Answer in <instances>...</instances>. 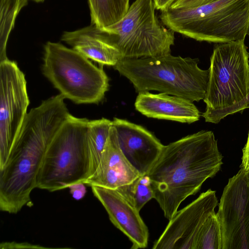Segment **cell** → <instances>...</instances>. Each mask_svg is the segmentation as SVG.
<instances>
[{
    "instance_id": "6da1fadb",
    "label": "cell",
    "mask_w": 249,
    "mask_h": 249,
    "mask_svg": "<svg viewBox=\"0 0 249 249\" xmlns=\"http://www.w3.org/2000/svg\"><path fill=\"white\" fill-rule=\"evenodd\" d=\"M59 94L27 113L7 160L0 169V210L18 213L33 205L31 193L50 141L70 115Z\"/></svg>"
},
{
    "instance_id": "7a4b0ae2",
    "label": "cell",
    "mask_w": 249,
    "mask_h": 249,
    "mask_svg": "<svg viewBox=\"0 0 249 249\" xmlns=\"http://www.w3.org/2000/svg\"><path fill=\"white\" fill-rule=\"evenodd\" d=\"M217 140L211 131L201 130L164 145L147 173L154 198L169 220L180 204L213 177L223 164Z\"/></svg>"
},
{
    "instance_id": "3957f363",
    "label": "cell",
    "mask_w": 249,
    "mask_h": 249,
    "mask_svg": "<svg viewBox=\"0 0 249 249\" xmlns=\"http://www.w3.org/2000/svg\"><path fill=\"white\" fill-rule=\"evenodd\" d=\"M198 62L197 58L169 53L122 59L113 67L129 80L138 93L157 90L193 102L204 99L209 77V69H201Z\"/></svg>"
},
{
    "instance_id": "277c9868",
    "label": "cell",
    "mask_w": 249,
    "mask_h": 249,
    "mask_svg": "<svg viewBox=\"0 0 249 249\" xmlns=\"http://www.w3.org/2000/svg\"><path fill=\"white\" fill-rule=\"evenodd\" d=\"M160 18L168 29L197 41L245 40L249 30V0H213L193 8H169Z\"/></svg>"
},
{
    "instance_id": "5b68a950",
    "label": "cell",
    "mask_w": 249,
    "mask_h": 249,
    "mask_svg": "<svg viewBox=\"0 0 249 249\" xmlns=\"http://www.w3.org/2000/svg\"><path fill=\"white\" fill-rule=\"evenodd\" d=\"M249 53L245 40L216 43L210 59L205 96L207 122L217 124L245 109L249 82Z\"/></svg>"
},
{
    "instance_id": "8992f818",
    "label": "cell",
    "mask_w": 249,
    "mask_h": 249,
    "mask_svg": "<svg viewBox=\"0 0 249 249\" xmlns=\"http://www.w3.org/2000/svg\"><path fill=\"white\" fill-rule=\"evenodd\" d=\"M101 66L59 43L44 47L42 73L65 99L77 104H98L109 88V79Z\"/></svg>"
},
{
    "instance_id": "52a82bcc",
    "label": "cell",
    "mask_w": 249,
    "mask_h": 249,
    "mask_svg": "<svg viewBox=\"0 0 249 249\" xmlns=\"http://www.w3.org/2000/svg\"><path fill=\"white\" fill-rule=\"evenodd\" d=\"M89 122L70 114L46 148L37 175L36 188L54 192L87 178Z\"/></svg>"
},
{
    "instance_id": "ba28073f",
    "label": "cell",
    "mask_w": 249,
    "mask_h": 249,
    "mask_svg": "<svg viewBox=\"0 0 249 249\" xmlns=\"http://www.w3.org/2000/svg\"><path fill=\"white\" fill-rule=\"evenodd\" d=\"M153 0H135L124 16L106 28L122 59L158 56L170 53L174 32L158 19Z\"/></svg>"
},
{
    "instance_id": "9c48e42d",
    "label": "cell",
    "mask_w": 249,
    "mask_h": 249,
    "mask_svg": "<svg viewBox=\"0 0 249 249\" xmlns=\"http://www.w3.org/2000/svg\"><path fill=\"white\" fill-rule=\"evenodd\" d=\"M29 104L23 72L14 61L0 62V169L7 160Z\"/></svg>"
},
{
    "instance_id": "30bf717a",
    "label": "cell",
    "mask_w": 249,
    "mask_h": 249,
    "mask_svg": "<svg viewBox=\"0 0 249 249\" xmlns=\"http://www.w3.org/2000/svg\"><path fill=\"white\" fill-rule=\"evenodd\" d=\"M216 215L222 249H249V171L243 167L229 179Z\"/></svg>"
},
{
    "instance_id": "8fae6325",
    "label": "cell",
    "mask_w": 249,
    "mask_h": 249,
    "mask_svg": "<svg viewBox=\"0 0 249 249\" xmlns=\"http://www.w3.org/2000/svg\"><path fill=\"white\" fill-rule=\"evenodd\" d=\"M216 192L209 189L169 220L153 249H196L200 229L218 205Z\"/></svg>"
},
{
    "instance_id": "7c38bea8",
    "label": "cell",
    "mask_w": 249,
    "mask_h": 249,
    "mask_svg": "<svg viewBox=\"0 0 249 249\" xmlns=\"http://www.w3.org/2000/svg\"><path fill=\"white\" fill-rule=\"evenodd\" d=\"M112 123L125 157L140 175L147 174L159 158L164 145L141 125L117 118H114Z\"/></svg>"
},
{
    "instance_id": "4fadbf2b",
    "label": "cell",
    "mask_w": 249,
    "mask_h": 249,
    "mask_svg": "<svg viewBox=\"0 0 249 249\" xmlns=\"http://www.w3.org/2000/svg\"><path fill=\"white\" fill-rule=\"evenodd\" d=\"M95 197L101 202L111 222L132 242V249L147 247L148 229L135 208L116 189L91 186Z\"/></svg>"
},
{
    "instance_id": "5bb4252c",
    "label": "cell",
    "mask_w": 249,
    "mask_h": 249,
    "mask_svg": "<svg viewBox=\"0 0 249 249\" xmlns=\"http://www.w3.org/2000/svg\"><path fill=\"white\" fill-rule=\"evenodd\" d=\"M140 176L122 151L116 130L112 125L98 166L93 175L83 183L116 189L129 183Z\"/></svg>"
},
{
    "instance_id": "9a60e30c",
    "label": "cell",
    "mask_w": 249,
    "mask_h": 249,
    "mask_svg": "<svg viewBox=\"0 0 249 249\" xmlns=\"http://www.w3.org/2000/svg\"><path fill=\"white\" fill-rule=\"evenodd\" d=\"M61 40L102 66H114L122 59L121 53L114 45L110 35L94 24L75 31H65Z\"/></svg>"
},
{
    "instance_id": "2e32d148",
    "label": "cell",
    "mask_w": 249,
    "mask_h": 249,
    "mask_svg": "<svg viewBox=\"0 0 249 249\" xmlns=\"http://www.w3.org/2000/svg\"><path fill=\"white\" fill-rule=\"evenodd\" d=\"M136 109L147 117L192 123L198 121L200 112L189 100L164 93H139Z\"/></svg>"
},
{
    "instance_id": "e0dca14e",
    "label": "cell",
    "mask_w": 249,
    "mask_h": 249,
    "mask_svg": "<svg viewBox=\"0 0 249 249\" xmlns=\"http://www.w3.org/2000/svg\"><path fill=\"white\" fill-rule=\"evenodd\" d=\"M112 125V121L106 118L89 120L86 133L88 160L86 179L93 175L98 166Z\"/></svg>"
},
{
    "instance_id": "ac0fdd59",
    "label": "cell",
    "mask_w": 249,
    "mask_h": 249,
    "mask_svg": "<svg viewBox=\"0 0 249 249\" xmlns=\"http://www.w3.org/2000/svg\"><path fill=\"white\" fill-rule=\"evenodd\" d=\"M129 0H88L91 23L106 28L119 21L126 14Z\"/></svg>"
},
{
    "instance_id": "d6986e66",
    "label": "cell",
    "mask_w": 249,
    "mask_h": 249,
    "mask_svg": "<svg viewBox=\"0 0 249 249\" xmlns=\"http://www.w3.org/2000/svg\"><path fill=\"white\" fill-rule=\"evenodd\" d=\"M29 0H0V62L8 58L6 46L17 17Z\"/></svg>"
},
{
    "instance_id": "ffe728a7",
    "label": "cell",
    "mask_w": 249,
    "mask_h": 249,
    "mask_svg": "<svg viewBox=\"0 0 249 249\" xmlns=\"http://www.w3.org/2000/svg\"><path fill=\"white\" fill-rule=\"evenodd\" d=\"M116 190L138 211L154 198L150 179L147 175H140L131 182Z\"/></svg>"
},
{
    "instance_id": "44dd1931",
    "label": "cell",
    "mask_w": 249,
    "mask_h": 249,
    "mask_svg": "<svg viewBox=\"0 0 249 249\" xmlns=\"http://www.w3.org/2000/svg\"><path fill=\"white\" fill-rule=\"evenodd\" d=\"M220 227L216 213L211 214L199 231L196 249H222Z\"/></svg>"
},
{
    "instance_id": "7402d4cb",
    "label": "cell",
    "mask_w": 249,
    "mask_h": 249,
    "mask_svg": "<svg viewBox=\"0 0 249 249\" xmlns=\"http://www.w3.org/2000/svg\"><path fill=\"white\" fill-rule=\"evenodd\" d=\"M213 0H177L170 8H189L207 3Z\"/></svg>"
},
{
    "instance_id": "603a6c76",
    "label": "cell",
    "mask_w": 249,
    "mask_h": 249,
    "mask_svg": "<svg viewBox=\"0 0 249 249\" xmlns=\"http://www.w3.org/2000/svg\"><path fill=\"white\" fill-rule=\"evenodd\" d=\"M85 184L83 182H77L71 185L68 188L72 197L79 200L82 199L85 196L87 189Z\"/></svg>"
},
{
    "instance_id": "cb8c5ba5",
    "label": "cell",
    "mask_w": 249,
    "mask_h": 249,
    "mask_svg": "<svg viewBox=\"0 0 249 249\" xmlns=\"http://www.w3.org/2000/svg\"><path fill=\"white\" fill-rule=\"evenodd\" d=\"M0 248H9V249H24V248H31V249H42L48 248L39 246L38 245H33L28 243H17V242H4L0 244Z\"/></svg>"
},
{
    "instance_id": "d4e9b609",
    "label": "cell",
    "mask_w": 249,
    "mask_h": 249,
    "mask_svg": "<svg viewBox=\"0 0 249 249\" xmlns=\"http://www.w3.org/2000/svg\"><path fill=\"white\" fill-rule=\"evenodd\" d=\"M242 163L240 166L247 170L249 169V131L247 142L242 149Z\"/></svg>"
},
{
    "instance_id": "484cf974",
    "label": "cell",
    "mask_w": 249,
    "mask_h": 249,
    "mask_svg": "<svg viewBox=\"0 0 249 249\" xmlns=\"http://www.w3.org/2000/svg\"><path fill=\"white\" fill-rule=\"evenodd\" d=\"M177 0H153L156 9L161 11H165L172 6Z\"/></svg>"
},
{
    "instance_id": "4316f807",
    "label": "cell",
    "mask_w": 249,
    "mask_h": 249,
    "mask_svg": "<svg viewBox=\"0 0 249 249\" xmlns=\"http://www.w3.org/2000/svg\"><path fill=\"white\" fill-rule=\"evenodd\" d=\"M247 108H249V86H248L247 98V101H246V106H245V109Z\"/></svg>"
},
{
    "instance_id": "83f0119b",
    "label": "cell",
    "mask_w": 249,
    "mask_h": 249,
    "mask_svg": "<svg viewBox=\"0 0 249 249\" xmlns=\"http://www.w3.org/2000/svg\"><path fill=\"white\" fill-rule=\"evenodd\" d=\"M32 0V1H33L34 2H43L45 0Z\"/></svg>"
},
{
    "instance_id": "f1b7e54d",
    "label": "cell",
    "mask_w": 249,
    "mask_h": 249,
    "mask_svg": "<svg viewBox=\"0 0 249 249\" xmlns=\"http://www.w3.org/2000/svg\"><path fill=\"white\" fill-rule=\"evenodd\" d=\"M249 35V32H248V34Z\"/></svg>"
},
{
    "instance_id": "f546056e",
    "label": "cell",
    "mask_w": 249,
    "mask_h": 249,
    "mask_svg": "<svg viewBox=\"0 0 249 249\" xmlns=\"http://www.w3.org/2000/svg\"><path fill=\"white\" fill-rule=\"evenodd\" d=\"M248 170L249 171V169L248 170Z\"/></svg>"
}]
</instances>
